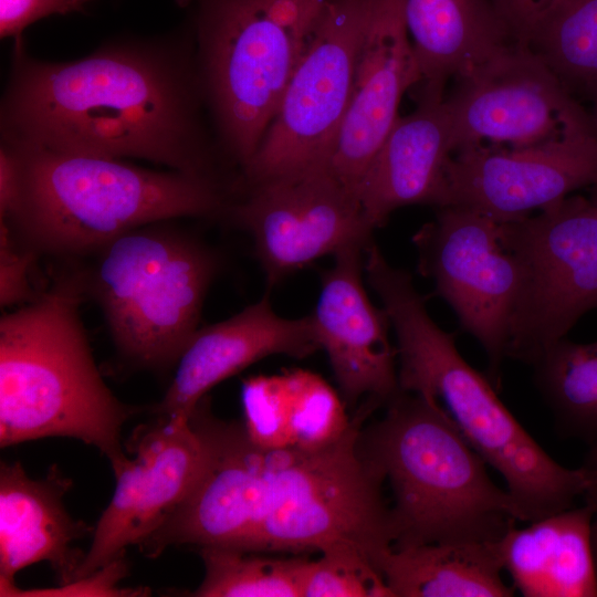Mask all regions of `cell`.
Wrapping results in <instances>:
<instances>
[{
    "instance_id": "obj_14",
    "label": "cell",
    "mask_w": 597,
    "mask_h": 597,
    "mask_svg": "<svg viewBox=\"0 0 597 597\" xmlns=\"http://www.w3.org/2000/svg\"><path fill=\"white\" fill-rule=\"evenodd\" d=\"M130 444L135 457L112 465L113 498L93 528L92 544L73 580L147 540L188 494L203 467L205 442L190 417H158L138 429Z\"/></svg>"
},
{
    "instance_id": "obj_7",
    "label": "cell",
    "mask_w": 597,
    "mask_h": 597,
    "mask_svg": "<svg viewBox=\"0 0 597 597\" xmlns=\"http://www.w3.org/2000/svg\"><path fill=\"white\" fill-rule=\"evenodd\" d=\"M328 0H180L220 151L242 170L259 147Z\"/></svg>"
},
{
    "instance_id": "obj_20",
    "label": "cell",
    "mask_w": 597,
    "mask_h": 597,
    "mask_svg": "<svg viewBox=\"0 0 597 597\" xmlns=\"http://www.w3.org/2000/svg\"><path fill=\"white\" fill-rule=\"evenodd\" d=\"M71 481L59 469L34 480L19 462L0 467V585L14 583L17 573L38 562H49L59 584L71 583L84 553L72 543L91 528L75 522L62 499Z\"/></svg>"
},
{
    "instance_id": "obj_19",
    "label": "cell",
    "mask_w": 597,
    "mask_h": 597,
    "mask_svg": "<svg viewBox=\"0 0 597 597\" xmlns=\"http://www.w3.org/2000/svg\"><path fill=\"white\" fill-rule=\"evenodd\" d=\"M453 153L446 95L420 91L416 109L398 117L359 185L358 199L371 228L405 206L446 207Z\"/></svg>"
},
{
    "instance_id": "obj_36",
    "label": "cell",
    "mask_w": 597,
    "mask_h": 597,
    "mask_svg": "<svg viewBox=\"0 0 597 597\" xmlns=\"http://www.w3.org/2000/svg\"><path fill=\"white\" fill-rule=\"evenodd\" d=\"M588 199L591 201V203L597 209V185L591 187V195H590V197Z\"/></svg>"
},
{
    "instance_id": "obj_34",
    "label": "cell",
    "mask_w": 597,
    "mask_h": 597,
    "mask_svg": "<svg viewBox=\"0 0 597 597\" xmlns=\"http://www.w3.org/2000/svg\"><path fill=\"white\" fill-rule=\"evenodd\" d=\"M588 450L585 455L582 468L586 472L587 485L583 494L585 504L591 512V544L597 567V439L588 443Z\"/></svg>"
},
{
    "instance_id": "obj_5",
    "label": "cell",
    "mask_w": 597,
    "mask_h": 597,
    "mask_svg": "<svg viewBox=\"0 0 597 597\" xmlns=\"http://www.w3.org/2000/svg\"><path fill=\"white\" fill-rule=\"evenodd\" d=\"M381 402L367 398L346 432L317 450L266 449L250 453V517L231 548L249 552L318 551L349 545L378 567L392 547L385 476L362 443L364 423Z\"/></svg>"
},
{
    "instance_id": "obj_33",
    "label": "cell",
    "mask_w": 597,
    "mask_h": 597,
    "mask_svg": "<svg viewBox=\"0 0 597 597\" xmlns=\"http://www.w3.org/2000/svg\"><path fill=\"white\" fill-rule=\"evenodd\" d=\"M553 0H492L514 43L524 45L532 28Z\"/></svg>"
},
{
    "instance_id": "obj_3",
    "label": "cell",
    "mask_w": 597,
    "mask_h": 597,
    "mask_svg": "<svg viewBox=\"0 0 597 597\" xmlns=\"http://www.w3.org/2000/svg\"><path fill=\"white\" fill-rule=\"evenodd\" d=\"M14 158L18 198L6 221L34 251L97 252L143 226L227 213L232 187L119 158L1 142ZM3 221V220H0Z\"/></svg>"
},
{
    "instance_id": "obj_2",
    "label": "cell",
    "mask_w": 597,
    "mask_h": 597,
    "mask_svg": "<svg viewBox=\"0 0 597 597\" xmlns=\"http://www.w3.org/2000/svg\"><path fill=\"white\" fill-rule=\"evenodd\" d=\"M397 338L399 390L433 398L486 464L504 479L521 522L572 507L587 476L555 461L501 401L491 379L460 354L452 334L430 317L411 275L384 254L366 264Z\"/></svg>"
},
{
    "instance_id": "obj_35",
    "label": "cell",
    "mask_w": 597,
    "mask_h": 597,
    "mask_svg": "<svg viewBox=\"0 0 597 597\" xmlns=\"http://www.w3.org/2000/svg\"><path fill=\"white\" fill-rule=\"evenodd\" d=\"M590 102L591 104V107L589 111L590 115H591V118L594 121V124L596 126V129H597V88L596 91L594 92V94L591 95L590 100L588 101Z\"/></svg>"
},
{
    "instance_id": "obj_9",
    "label": "cell",
    "mask_w": 597,
    "mask_h": 597,
    "mask_svg": "<svg viewBox=\"0 0 597 597\" xmlns=\"http://www.w3.org/2000/svg\"><path fill=\"white\" fill-rule=\"evenodd\" d=\"M376 0H328L235 188L329 168Z\"/></svg>"
},
{
    "instance_id": "obj_24",
    "label": "cell",
    "mask_w": 597,
    "mask_h": 597,
    "mask_svg": "<svg viewBox=\"0 0 597 597\" xmlns=\"http://www.w3.org/2000/svg\"><path fill=\"white\" fill-rule=\"evenodd\" d=\"M524 45L575 100L589 101L597 88V0H553Z\"/></svg>"
},
{
    "instance_id": "obj_12",
    "label": "cell",
    "mask_w": 597,
    "mask_h": 597,
    "mask_svg": "<svg viewBox=\"0 0 597 597\" xmlns=\"http://www.w3.org/2000/svg\"><path fill=\"white\" fill-rule=\"evenodd\" d=\"M454 153L473 146L525 148L595 134L588 109L527 46L512 43L446 96Z\"/></svg>"
},
{
    "instance_id": "obj_28",
    "label": "cell",
    "mask_w": 597,
    "mask_h": 597,
    "mask_svg": "<svg viewBox=\"0 0 597 597\" xmlns=\"http://www.w3.org/2000/svg\"><path fill=\"white\" fill-rule=\"evenodd\" d=\"M302 597H392L374 562L360 549L337 545L308 559Z\"/></svg>"
},
{
    "instance_id": "obj_30",
    "label": "cell",
    "mask_w": 597,
    "mask_h": 597,
    "mask_svg": "<svg viewBox=\"0 0 597 597\" xmlns=\"http://www.w3.org/2000/svg\"><path fill=\"white\" fill-rule=\"evenodd\" d=\"M15 234L8 222L0 221V302L6 307L35 297L29 281L35 251Z\"/></svg>"
},
{
    "instance_id": "obj_21",
    "label": "cell",
    "mask_w": 597,
    "mask_h": 597,
    "mask_svg": "<svg viewBox=\"0 0 597 597\" xmlns=\"http://www.w3.org/2000/svg\"><path fill=\"white\" fill-rule=\"evenodd\" d=\"M591 519L585 504L509 530L498 548L514 589L525 597H596Z\"/></svg>"
},
{
    "instance_id": "obj_22",
    "label": "cell",
    "mask_w": 597,
    "mask_h": 597,
    "mask_svg": "<svg viewBox=\"0 0 597 597\" xmlns=\"http://www.w3.org/2000/svg\"><path fill=\"white\" fill-rule=\"evenodd\" d=\"M421 75L420 90L442 93L512 43L492 0H400Z\"/></svg>"
},
{
    "instance_id": "obj_15",
    "label": "cell",
    "mask_w": 597,
    "mask_h": 597,
    "mask_svg": "<svg viewBox=\"0 0 597 597\" xmlns=\"http://www.w3.org/2000/svg\"><path fill=\"white\" fill-rule=\"evenodd\" d=\"M447 180V206L471 208L501 222L520 220L597 185V135L514 149L463 148L451 156Z\"/></svg>"
},
{
    "instance_id": "obj_8",
    "label": "cell",
    "mask_w": 597,
    "mask_h": 597,
    "mask_svg": "<svg viewBox=\"0 0 597 597\" xmlns=\"http://www.w3.org/2000/svg\"><path fill=\"white\" fill-rule=\"evenodd\" d=\"M159 223L101 248L90 280L119 352L149 368L177 364L217 268L205 245Z\"/></svg>"
},
{
    "instance_id": "obj_29",
    "label": "cell",
    "mask_w": 597,
    "mask_h": 597,
    "mask_svg": "<svg viewBox=\"0 0 597 597\" xmlns=\"http://www.w3.org/2000/svg\"><path fill=\"white\" fill-rule=\"evenodd\" d=\"M241 402L243 427L254 444L266 449L292 447L286 371L245 379L241 388Z\"/></svg>"
},
{
    "instance_id": "obj_25",
    "label": "cell",
    "mask_w": 597,
    "mask_h": 597,
    "mask_svg": "<svg viewBox=\"0 0 597 597\" xmlns=\"http://www.w3.org/2000/svg\"><path fill=\"white\" fill-rule=\"evenodd\" d=\"M534 381L564 436L597 439V342H557L534 365Z\"/></svg>"
},
{
    "instance_id": "obj_23",
    "label": "cell",
    "mask_w": 597,
    "mask_h": 597,
    "mask_svg": "<svg viewBox=\"0 0 597 597\" xmlns=\"http://www.w3.org/2000/svg\"><path fill=\"white\" fill-rule=\"evenodd\" d=\"M392 597H510L495 542L391 547L380 562Z\"/></svg>"
},
{
    "instance_id": "obj_18",
    "label": "cell",
    "mask_w": 597,
    "mask_h": 597,
    "mask_svg": "<svg viewBox=\"0 0 597 597\" xmlns=\"http://www.w3.org/2000/svg\"><path fill=\"white\" fill-rule=\"evenodd\" d=\"M320 349L312 315L281 317L265 296L226 321L196 331L156 412L159 418L188 419L213 386L251 364L271 355L304 358Z\"/></svg>"
},
{
    "instance_id": "obj_13",
    "label": "cell",
    "mask_w": 597,
    "mask_h": 597,
    "mask_svg": "<svg viewBox=\"0 0 597 597\" xmlns=\"http://www.w3.org/2000/svg\"><path fill=\"white\" fill-rule=\"evenodd\" d=\"M227 213L253 238L270 285L327 254L366 249L373 228L329 168L239 188Z\"/></svg>"
},
{
    "instance_id": "obj_4",
    "label": "cell",
    "mask_w": 597,
    "mask_h": 597,
    "mask_svg": "<svg viewBox=\"0 0 597 597\" xmlns=\"http://www.w3.org/2000/svg\"><path fill=\"white\" fill-rule=\"evenodd\" d=\"M85 281L76 276L0 321V446L69 437L111 465L126 458L121 433L134 410L104 383L81 322Z\"/></svg>"
},
{
    "instance_id": "obj_27",
    "label": "cell",
    "mask_w": 597,
    "mask_h": 597,
    "mask_svg": "<svg viewBox=\"0 0 597 597\" xmlns=\"http://www.w3.org/2000/svg\"><path fill=\"white\" fill-rule=\"evenodd\" d=\"M292 446L317 450L338 440L348 429L344 399L318 375L287 370Z\"/></svg>"
},
{
    "instance_id": "obj_10",
    "label": "cell",
    "mask_w": 597,
    "mask_h": 597,
    "mask_svg": "<svg viewBox=\"0 0 597 597\" xmlns=\"http://www.w3.org/2000/svg\"><path fill=\"white\" fill-rule=\"evenodd\" d=\"M503 231L521 268L507 357L533 366L597 308V209L588 198L566 197L503 222Z\"/></svg>"
},
{
    "instance_id": "obj_6",
    "label": "cell",
    "mask_w": 597,
    "mask_h": 597,
    "mask_svg": "<svg viewBox=\"0 0 597 597\" xmlns=\"http://www.w3.org/2000/svg\"><path fill=\"white\" fill-rule=\"evenodd\" d=\"M362 443L392 491V547L495 542L521 522L507 490L433 398L400 390Z\"/></svg>"
},
{
    "instance_id": "obj_26",
    "label": "cell",
    "mask_w": 597,
    "mask_h": 597,
    "mask_svg": "<svg viewBox=\"0 0 597 597\" xmlns=\"http://www.w3.org/2000/svg\"><path fill=\"white\" fill-rule=\"evenodd\" d=\"M198 597H302L307 558H279L223 546H203Z\"/></svg>"
},
{
    "instance_id": "obj_16",
    "label": "cell",
    "mask_w": 597,
    "mask_h": 597,
    "mask_svg": "<svg viewBox=\"0 0 597 597\" xmlns=\"http://www.w3.org/2000/svg\"><path fill=\"white\" fill-rule=\"evenodd\" d=\"M420 81L400 0H376L329 163L335 177L357 197L363 177L400 116L404 94Z\"/></svg>"
},
{
    "instance_id": "obj_11",
    "label": "cell",
    "mask_w": 597,
    "mask_h": 597,
    "mask_svg": "<svg viewBox=\"0 0 597 597\" xmlns=\"http://www.w3.org/2000/svg\"><path fill=\"white\" fill-rule=\"evenodd\" d=\"M412 242L420 273L483 347L495 386L521 290L520 263L505 242L503 222L471 208L441 207Z\"/></svg>"
},
{
    "instance_id": "obj_31",
    "label": "cell",
    "mask_w": 597,
    "mask_h": 597,
    "mask_svg": "<svg viewBox=\"0 0 597 597\" xmlns=\"http://www.w3.org/2000/svg\"><path fill=\"white\" fill-rule=\"evenodd\" d=\"M125 553L97 569L96 572L62 584L55 588L19 589L15 584L0 585L1 596H138L146 595V590L118 588L117 584L127 574Z\"/></svg>"
},
{
    "instance_id": "obj_1",
    "label": "cell",
    "mask_w": 597,
    "mask_h": 597,
    "mask_svg": "<svg viewBox=\"0 0 597 597\" xmlns=\"http://www.w3.org/2000/svg\"><path fill=\"white\" fill-rule=\"evenodd\" d=\"M0 130L4 143L138 158L222 181L191 25L112 40L69 62L36 59L15 39Z\"/></svg>"
},
{
    "instance_id": "obj_32",
    "label": "cell",
    "mask_w": 597,
    "mask_h": 597,
    "mask_svg": "<svg viewBox=\"0 0 597 597\" xmlns=\"http://www.w3.org/2000/svg\"><path fill=\"white\" fill-rule=\"evenodd\" d=\"M92 0H0V35L22 38L27 27L53 14L83 12Z\"/></svg>"
},
{
    "instance_id": "obj_17",
    "label": "cell",
    "mask_w": 597,
    "mask_h": 597,
    "mask_svg": "<svg viewBox=\"0 0 597 597\" xmlns=\"http://www.w3.org/2000/svg\"><path fill=\"white\" fill-rule=\"evenodd\" d=\"M363 252L350 247L334 255V265L322 273L312 318L344 401L355 405L366 396L387 404L400 391L397 352L389 341L385 310L366 294Z\"/></svg>"
}]
</instances>
